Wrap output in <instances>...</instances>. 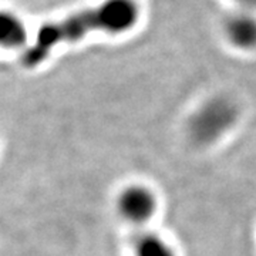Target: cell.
<instances>
[{
	"mask_svg": "<svg viewBox=\"0 0 256 256\" xmlns=\"http://www.w3.org/2000/svg\"><path fill=\"white\" fill-rule=\"evenodd\" d=\"M141 8L137 0H106L98 6L74 13L57 23L46 24L38 30L36 43L23 57L26 67H36L46 60L57 44L77 42L92 32L121 34L137 26Z\"/></svg>",
	"mask_w": 256,
	"mask_h": 256,
	"instance_id": "6da1fadb",
	"label": "cell"
},
{
	"mask_svg": "<svg viewBox=\"0 0 256 256\" xmlns=\"http://www.w3.org/2000/svg\"><path fill=\"white\" fill-rule=\"evenodd\" d=\"M235 120L234 106L225 100H215L205 104L191 122L192 136L202 142H210L220 137Z\"/></svg>",
	"mask_w": 256,
	"mask_h": 256,
	"instance_id": "7a4b0ae2",
	"label": "cell"
},
{
	"mask_svg": "<svg viewBox=\"0 0 256 256\" xmlns=\"http://www.w3.org/2000/svg\"><path fill=\"white\" fill-rule=\"evenodd\" d=\"M118 208L124 218L132 222H146L156 210L154 194L142 185H132L120 195Z\"/></svg>",
	"mask_w": 256,
	"mask_h": 256,
	"instance_id": "3957f363",
	"label": "cell"
},
{
	"mask_svg": "<svg viewBox=\"0 0 256 256\" xmlns=\"http://www.w3.org/2000/svg\"><path fill=\"white\" fill-rule=\"evenodd\" d=\"M224 28L230 44L240 50H252L256 47V16L252 12L242 10L230 14Z\"/></svg>",
	"mask_w": 256,
	"mask_h": 256,
	"instance_id": "277c9868",
	"label": "cell"
},
{
	"mask_svg": "<svg viewBox=\"0 0 256 256\" xmlns=\"http://www.w3.org/2000/svg\"><path fill=\"white\" fill-rule=\"evenodd\" d=\"M26 42V28L16 16L0 12V46L18 47Z\"/></svg>",
	"mask_w": 256,
	"mask_h": 256,
	"instance_id": "5b68a950",
	"label": "cell"
},
{
	"mask_svg": "<svg viewBox=\"0 0 256 256\" xmlns=\"http://www.w3.org/2000/svg\"><path fill=\"white\" fill-rule=\"evenodd\" d=\"M136 256H175L171 245L156 234L146 232L134 240Z\"/></svg>",
	"mask_w": 256,
	"mask_h": 256,
	"instance_id": "8992f818",
	"label": "cell"
},
{
	"mask_svg": "<svg viewBox=\"0 0 256 256\" xmlns=\"http://www.w3.org/2000/svg\"><path fill=\"white\" fill-rule=\"evenodd\" d=\"M238 3L239 6H242L244 10H249L252 12L254 9H256V0H235Z\"/></svg>",
	"mask_w": 256,
	"mask_h": 256,
	"instance_id": "52a82bcc",
	"label": "cell"
}]
</instances>
